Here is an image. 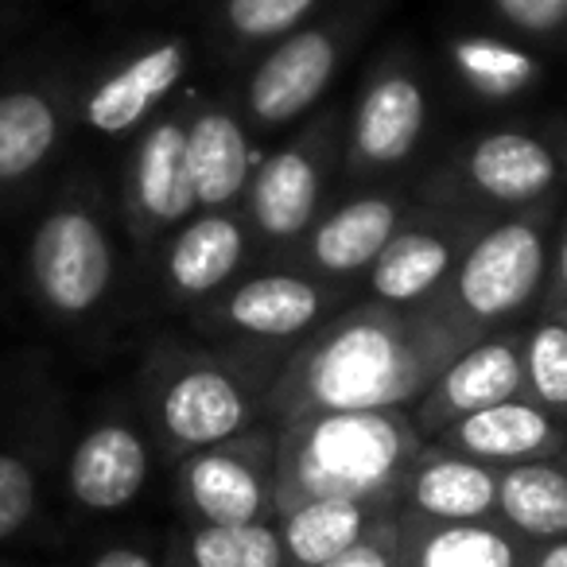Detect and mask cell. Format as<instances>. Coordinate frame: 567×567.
<instances>
[{
	"label": "cell",
	"instance_id": "12",
	"mask_svg": "<svg viewBox=\"0 0 567 567\" xmlns=\"http://www.w3.org/2000/svg\"><path fill=\"white\" fill-rule=\"evenodd\" d=\"M133 203L148 226H175L198 206L187 164V128L159 121L148 128L133 159Z\"/></svg>",
	"mask_w": 567,
	"mask_h": 567
},
{
	"label": "cell",
	"instance_id": "32",
	"mask_svg": "<svg viewBox=\"0 0 567 567\" xmlns=\"http://www.w3.org/2000/svg\"><path fill=\"white\" fill-rule=\"evenodd\" d=\"M319 567H393V551L373 540H358L354 548H347L342 556L327 559V564H319Z\"/></svg>",
	"mask_w": 567,
	"mask_h": 567
},
{
	"label": "cell",
	"instance_id": "14",
	"mask_svg": "<svg viewBox=\"0 0 567 567\" xmlns=\"http://www.w3.org/2000/svg\"><path fill=\"white\" fill-rule=\"evenodd\" d=\"M447 447L478 463H525L556 447V424L533 404L502 401L455 420L447 432Z\"/></svg>",
	"mask_w": 567,
	"mask_h": 567
},
{
	"label": "cell",
	"instance_id": "35",
	"mask_svg": "<svg viewBox=\"0 0 567 567\" xmlns=\"http://www.w3.org/2000/svg\"><path fill=\"white\" fill-rule=\"evenodd\" d=\"M556 284H559V292H567V234H564V245H559V260H556Z\"/></svg>",
	"mask_w": 567,
	"mask_h": 567
},
{
	"label": "cell",
	"instance_id": "31",
	"mask_svg": "<svg viewBox=\"0 0 567 567\" xmlns=\"http://www.w3.org/2000/svg\"><path fill=\"white\" fill-rule=\"evenodd\" d=\"M494 9L528 35H551L567 24V0H494Z\"/></svg>",
	"mask_w": 567,
	"mask_h": 567
},
{
	"label": "cell",
	"instance_id": "11",
	"mask_svg": "<svg viewBox=\"0 0 567 567\" xmlns=\"http://www.w3.org/2000/svg\"><path fill=\"white\" fill-rule=\"evenodd\" d=\"M525 381V365L509 339L482 342V347L466 350L458 362L447 365L440 381L432 385V396L424 404V424H447V420H463L489 404L513 401V393Z\"/></svg>",
	"mask_w": 567,
	"mask_h": 567
},
{
	"label": "cell",
	"instance_id": "26",
	"mask_svg": "<svg viewBox=\"0 0 567 567\" xmlns=\"http://www.w3.org/2000/svg\"><path fill=\"white\" fill-rule=\"evenodd\" d=\"M288 551L276 528L249 525H203L190 536V567H284Z\"/></svg>",
	"mask_w": 567,
	"mask_h": 567
},
{
	"label": "cell",
	"instance_id": "7",
	"mask_svg": "<svg viewBox=\"0 0 567 567\" xmlns=\"http://www.w3.org/2000/svg\"><path fill=\"white\" fill-rule=\"evenodd\" d=\"M249 420V401L226 370L190 365L159 393V424L175 447L203 451L234 440Z\"/></svg>",
	"mask_w": 567,
	"mask_h": 567
},
{
	"label": "cell",
	"instance_id": "24",
	"mask_svg": "<svg viewBox=\"0 0 567 567\" xmlns=\"http://www.w3.org/2000/svg\"><path fill=\"white\" fill-rule=\"evenodd\" d=\"M451 265V245L424 229L389 237V245L378 252L370 268V288L385 303H412L424 292H432Z\"/></svg>",
	"mask_w": 567,
	"mask_h": 567
},
{
	"label": "cell",
	"instance_id": "25",
	"mask_svg": "<svg viewBox=\"0 0 567 567\" xmlns=\"http://www.w3.org/2000/svg\"><path fill=\"white\" fill-rule=\"evenodd\" d=\"M451 63L458 79L486 102H509L540 79V63L513 43L489 35H458L451 40Z\"/></svg>",
	"mask_w": 567,
	"mask_h": 567
},
{
	"label": "cell",
	"instance_id": "8",
	"mask_svg": "<svg viewBox=\"0 0 567 567\" xmlns=\"http://www.w3.org/2000/svg\"><path fill=\"white\" fill-rule=\"evenodd\" d=\"M148 482V447L121 420L90 427L71 455V494L82 509L113 513L136 502Z\"/></svg>",
	"mask_w": 567,
	"mask_h": 567
},
{
	"label": "cell",
	"instance_id": "10",
	"mask_svg": "<svg viewBox=\"0 0 567 567\" xmlns=\"http://www.w3.org/2000/svg\"><path fill=\"white\" fill-rule=\"evenodd\" d=\"M424 90L412 74L389 71L370 82L354 113V152L362 164L389 167L412 156L424 133Z\"/></svg>",
	"mask_w": 567,
	"mask_h": 567
},
{
	"label": "cell",
	"instance_id": "28",
	"mask_svg": "<svg viewBox=\"0 0 567 567\" xmlns=\"http://www.w3.org/2000/svg\"><path fill=\"white\" fill-rule=\"evenodd\" d=\"M525 381L536 401L567 409V323H540L525 342Z\"/></svg>",
	"mask_w": 567,
	"mask_h": 567
},
{
	"label": "cell",
	"instance_id": "4",
	"mask_svg": "<svg viewBox=\"0 0 567 567\" xmlns=\"http://www.w3.org/2000/svg\"><path fill=\"white\" fill-rule=\"evenodd\" d=\"M544 276V237L528 221L489 229L458 268V300L471 316L502 319L525 308Z\"/></svg>",
	"mask_w": 567,
	"mask_h": 567
},
{
	"label": "cell",
	"instance_id": "34",
	"mask_svg": "<svg viewBox=\"0 0 567 567\" xmlns=\"http://www.w3.org/2000/svg\"><path fill=\"white\" fill-rule=\"evenodd\" d=\"M536 567H567V536L551 544V548H544V556L536 559Z\"/></svg>",
	"mask_w": 567,
	"mask_h": 567
},
{
	"label": "cell",
	"instance_id": "22",
	"mask_svg": "<svg viewBox=\"0 0 567 567\" xmlns=\"http://www.w3.org/2000/svg\"><path fill=\"white\" fill-rule=\"evenodd\" d=\"M59 144V110L40 90L0 94V187L40 172Z\"/></svg>",
	"mask_w": 567,
	"mask_h": 567
},
{
	"label": "cell",
	"instance_id": "13",
	"mask_svg": "<svg viewBox=\"0 0 567 567\" xmlns=\"http://www.w3.org/2000/svg\"><path fill=\"white\" fill-rule=\"evenodd\" d=\"M187 164L195 179L198 206L221 210L234 203L252 175V148L245 128L226 110H206L187 128Z\"/></svg>",
	"mask_w": 567,
	"mask_h": 567
},
{
	"label": "cell",
	"instance_id": "1",
	"mask_svg": "<svg viewBox=\"0 0 567 567\" xmlns=\"http://www.w3.org/2000/svg\"><path fill=\"white\" fill-rule=\"evenodd\" d=\"M412 455V432L393 412H311L280 451V494L373 502Z\"/></svg>",
	"mask_w": 567,
	"mask_h": 567
},
{
	"label": "cell",
	"instance_id": "16",
	"mask_svg": "<svg viewBox=\"0 0 567 567\" xmlns=\"http://www.w3.org/2000/svg\"><path fill=\"white\" fill-rule=\"evenodd\" d=\"M319 203V156L296 144L260 164L252 175L249 206L268 237H296L311 221Z\"/></svg>",
	"mask_w": 567,
	"mask_h": 567
},
{
	"label": "cell",
	"instance_id": "21",
	"mask_svg": "<svg viewBox=\"0 0 567 567\" xmlns=\"http://www.w3.org/2000/svg\"><path fill=\"white\" fill-rule=\"evenodd\" d=\"M396 229V206L389 198H354L339 206L311 237V260L323 272H354L378 260Z\"/></svg>",
	"mask_w": 567,
	"mask_h": 567
},
{
	"label": "cell",
	"instance_id": "27",
	"mask_svg": "<svg viewBox=\"0 0 567 567\" xmlns=\"http://www.w3.org/2000/svg\"><path fill=\"white\" fill-rule=\"evenodd\" d=\"M412 567H517V548L497 528L458 520L435 528L416 548Z\"/></svg>",
	"mask_w": 567,
	"mask_h": 567
},
{
	"label": "cell",
	"instance_id": "23",
	"mask_svg": "<svg viewBox=\"0 0 567 567\" xmlns=\"http://www.w3.org/2000/svg\"><path fill=\"white\" fill-rule=\"evenodd\" d=\"M497 505L505 520L533 540L567 536V474L548 463H513L497 478Z\"/></svg>",
	"mask_w": 567,
	"mask_h": 567
},
{
	"label": "cell",
	"instance_id": "20",
	"mask_svg": "<svg viewBox=\"0 0 567 567\" xmlns=\"http://www.w3.org/2000/svg\"><path fill=\"white\" fill-rule=\"evenodd\" d=\"M412 505L443 525L478 520L497 505V474L478 458H427L412 474Z\"/></svg>",
	"mask_w": 567,
	"mask_h": 567
},
{
	"label": "cell",
	"instance_id": "17",
	"mask_svg": "<svg viewBox=\"0 0 567 567\" xmlns=\"http://www.w3.org/2000/svg\"><path fill=\"white\" fill-rule=\"evenodd\" d=\"M221 316L245 334L288 339V334L316 327V319L323 316V296L316 284L300 280V276H257L229 296Z\"/></svg>",
	"mask_w": 567,
	"mask_h": 567
},
{
	"label": "cell",
	"instance_id": "15",
	"mask_svg": "<svg viewBox=\"0 0 567 567\" xmlns=\"http://www.w3.org/2000/svg\"><path fill=\"white\" fill-rule=\"evenodd\" d=\"M474 187L497 203H528L540 198L556 183L559 167L544 141L528 133H494L482 136L466 159Z\"/></svg>",
	"mask_w": 567,
	"mask_h": 567
},
{
	"label": "cell",
	"instance_id": "9",
	"mask_svg": "<svg viewBox=\"0 0 567 567\" xmlns=\"http://www.w3.org/2000/svg\"><path fill=\"white\" fill-rule=\"evenodd\" d=\"M179 489L206 525H249L268 502L265 471L237 451H221V443L179 466Z\"/></svg>",
	"mask_w": 567,
	"mask_h": 567
},
{
	"label": "cell",
	"instance_id": "29",
	"mask_svg": "<svg viewBox=\"0 0 567 567\" xmlns=\"http://www.w3.org/2000/svg\"><path fill=\"white\" fill-rule=\"evenodd\" d=\"M316 0H226V24L245 43H265L276 35H288Z\"/></svg>",
	"mask_w": 567,
	"mask_h": 567
},
{
	"label": "cell",
	"instance_id": "6",
	"mask_svg": "<svg viewBox=\"0 0 567 567\" xmlns=\"http://www.w3.org/2000/svg\"><path fill=\"white\" fill-rule=\"evenodd\" d=\"M183 74H187V43L159 40L128 63H121L113 74H105L97 86H90L82 117L94 133L125 136L179 86Z\"/></svg>",
	"mask_w": 567,
	"mask_h": 567
},
{
	"label": "cell",
	"instance_id": "3",
	"mask_svg": "<svg viewBox=\"0 0 567 567\" xmlns=\"http://www.w3.org/2000/svg\"><path fill=\"white\" fill-rule=\"evenodd\" d=\"M28 265L40 300L59 316L94 311L113 280L110 237L82 206H59L43 218L28 249Z\"/></svg>",
	"mask_w": 567,
	"mask_h": 567
},
{
	"label": "cell",
	"instance_id": "19",
	"mask_svg": "<svg viewBox=\"0 0 567 567\" xmlns=\"http://www.w3.org/2000/svg\"><path fill=\"white\" fill-rule=\"evenodd\" d=\"M370 528V509L365 502H347V497H308V502L288 505L284 513L280 540L288 551V564L319 567L327 559L342 556L365 540Z\"/></svg>",
	"mask_w": 567,
	"mask_h": 567
},
{
	"label": "cell",
	"instance_id": "5",
	"mask_svg": "<svg viewBox=\"0 0 567 567\" xmlns=\"http://www.w3.org/2000/svg\"><path fill=\"white\" fill-rule=\"evenodd\" d=\"M339 66V43L334 35L308 28L292 32L249 79L245 102L260 125H284V121L300 117L303 110L323 97L327 82L334 79Z\"/></svg>",
	"mask_w": 567,
	"mask_h": 567
},
{
	"label": "cell",
	"instance_id": "2",
	"mask_svg": "<svg viewBox=\"0 0 567 567\" xmlns=\"http://www.w3.org/2000/svg\"><path fill=\"white\" fill-rule=\"evenodd\" d=\"M427 381V354L389 316L334 327L296 370V396L311 412H389Z\"/></svg>",
	"mask_w": 567,
	"mask_h": 567
},
{
	"label": "cell",
	"instance_id": "30",
	"mask_svg": "<svg viewBox=\"0 0 567 567\" xmlns=\"http://www.w3.org/2000/svg\"><path fill=\"white\" fill-rule=\"evenodd\" d=\"M35 502H40V489H35L32 466L20 455L0 451V540L17 536L32 520Z\"/></svg>",
	"mask_w": 567,
	"mask_h": 567
},
{
	"label": "cell",
	"instance_id": "33",
	"mask_svg": "<svg viewBox=\"0 0 567 567\" xmlns=\"http://www.w3.org/2000/svg\"><path fill=\"white\" fill-rule=\"evenodd\" d=\"M90 567H156V559L141 548H128V544H117V548H105L90 559Z\"/></svg>",
	"mask_w": 567,
	"mask_h": 567
},
{
	"label": "cell",
	"instance_id": "18",
	"mask_svg": "<svg viewBox=\"0 0 567 567\" xmlns=\"http://www.w3.org/2000/svg\"><path fill=\"white\" fill-rule=\"evenodd\" d=\"M245 257V229L229 214L206 210L183 234L175 237L167 252V276H172L175 292L183 296H206L229 280Z\"/></svg>",
	"mask_w": 567,
	"mask_h": 567
}]
</instances>
